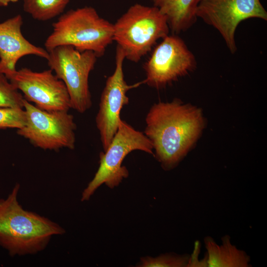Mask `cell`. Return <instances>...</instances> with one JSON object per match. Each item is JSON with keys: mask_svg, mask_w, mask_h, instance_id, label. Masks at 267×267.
<instances>
[{"mask_svg": "<svg viewBox=\"0 0 267 267\" xmlns=\"http://www.w3.org/2000/svg\"><path fill=\"white\" fill-rule=\"evenodd\" d=\"M70 0H23L24 11L35 20L45 21L61 15Z\"/></svg>", "mask_w": 267, "mask_h": 267, "instance_id": "obj_15", "label": "cell"}, {"mask_svg": "<svg viewBox=\"0 0 267 267\" xmlns=\"http://www.w3.org/2000/svg\"><path fill=\"white\" fill-rule=\"evenodd\" d=\"M125 59L124 51L117 45L115 69L106 81L95 118L103 151L109 146L118 130L121 120L120 115L122 109L129 102L127 91L140 84L139 83L129 85L126 83L123 72Z\"/></svg>", "mask_w": 267, "mask_h": 267, "instance_id": "obj_11", "label": "cell"}, {"mask_svg": "<svg viewBox=\"0 0 267 267\" xmlns=\"http://www.w3.org/2000/svg\"><path fill=\"white\" fill-rule=\"evenodd\" d=\"M25 122L26 115L24 108H0V130L19 129L24 126Z\"/></svg>", "mask_w": 267, "mask_h": 267, "instance_id": "obj_18", "label": "cell"}, {"mask_svg": "<svg viewBox=\"0 0 267 267\" xmlns=\"http://www.w3.org/2000/svg\"><path fill=\"white\" fill-rule=\"evenodd\" d=\"M23 108L26 122L22 128L17 130L18 135L44 150L74 149L77 125L68 111L44 110L26 99Z\"/></svg>", "mask_w": 267, "mask_h": 267, "instance_id": "obj_7", "label": "cell"}, {"mask_svg": "<svg viewBox=\"0 0 267 267\" xmlns=\"http://www.w3.org/2000/svg\"><path fill=\"white\" fill-rule=\"evenodd\" d=\"M190 255L176 253L161 254L156 257L141 258L138 267H188Z\"/></svg>", "mask_w": 267, "mask_h": 267, "instance_id": "obj_16", "label": "cell"}, {"mask_svg": "<svg viewBox=\"0 0 267 267\" xmlns=\"http://www.w3.org/2000/svg\"><path fill=\"white\" fill-rule=\"evenodd\" d=\"M48 52V65L64 83L71 108L84 113L92 105L89 77L97 56L92 51H80L67 45L57 46Z\"/></svg>", "mask_w": 267, "mask_h": 267, "instance_id": "obj_6", "label": "cell"}, {"mask_svg": "<svg viewBox=\"0 0 267 267\" xmlns=\"http://www.w3.org/2000/svg\"><path fill=\"white\" fill-rule=\"evenodd\" d=\"M25 98L4 74H0V108H23Z\"/></svg>", "mask_w": 267, "mask_h": 267, "instance_id": "obj_17", "label": "cell"}, {"mask_svg": "<svg viewBox=\"0 0 267 267\" xmlns=\"http://www.w3.org/2000/svg\"><path fill=\"white\" fill-rule=\"evenodd\" d=\"M217 243L211 236L204 239L207 256L208 267H250V257L231 242V237L225 235Z\"/></svg>", "mask_w": 267, "mask_h": 267, "instance_id": "obj_13", "label": "cell"}, {"mask_svg": "<svg viewBox=\"0 0 267 267\" xmlns=\"http://www.w3.org/2000/svg\"><path fill=\"white\" fill-rule=\"evenodd\" d=\"M196 16L219 32L232 54L237 49L235 34L240 23L252 18L267 21L260 0H200Z\"/></svg>", "mask_w": 267, "mask_h": 267, "instance_id": "obj_9", "label": "cell"}, {"mask_svg": "<svg viewBox=\"0 0 267 267\" xmlns=\"http://www.w3.org/2000/svg\"><path fill=\"white\" fill-rule=\"evenodd\" d=\"M141 150L154 154L153 147L144 133L121 120L118 130L107 148L99 155V166L92 179L82 192L81 201H87L101 184L113 188L129 176L122 162L130 152Z\"/></svg>", "mask_w": 267, "mask_h": 267, "instance_id": "obj_5", "label": "cell"}, {"mask_svg": "<svg viewBox=\"0 0 267 267\" xmlns=\"http://www.w3.org/2000/svg\"><path fill=\"white\" fill-rule=\"evenodd\" d=\"M16 183L5 198H0V246L11 257L37 254L44 250L53 236L65 230L57 223L23 208L18 200Z\"/></svg>", "mask_w": 267, "mask_h": 267, "instance_id": "obj_2", "label": "cell"}, {"mask_svg": "<svg viewBox=\"0 0 267 267\" xmlns=\"http://www.w3.org/2000/svg\"><path fill=\"white\" fill-rule=\"evenodd\" d=\"M200 0H152L167 18L170 30L178 34L190 28L196 22V10Z\"/></svg>", "mask_w": 267, "mask_h": 267, "instance_id": "obj_14", "label": "cell"}, {"mask_svg": "<svg viewBox=\"0 0 267 267\" xmlns=\"http://www.w3.org/2000/svg\"><path fill=\"white\" fill-rule=\"evenodd\" d=\"M53 72L50 69L36 72L22 68L5 76L22 92L25 99L38 108L48 111H69L71 106L67 89Z\"/></svg>", "mask_w": 267, "mask_h": 267, "instance_id": "obj_10", "label": "cell"}, {"mask_svg": "<svg viewBox=\"0 0 267 267\" xmlns=\"http://www.w3.org/2000/svg\"><path fill=\"white\" fill-rule=\"evenodd\" d=\"M18 0H0V6H6L10 3H14L18 1Z\"/></svg>", "mask_w": 267, "mask_h": 267, "instance_id": "obj_20", "label": "cell"}, {"mask_svg": "<svg viewBox=\"0 0 267 267\" xmlns=\"http://www.w3.org/2000/svg\"><path fill=\"white\" fill-rule=\"evenodd\" d=\"M201 244L199 241H196L193 253L190 255L188 267H200V260H198V255L200 251Z\"/></svg>", "mask_w": 267, "mask_h": 267, "instance_id": "obj_19", "label": "cell"}, {"mask_svg": "<svg viewBox=\"0 0 267 267\" xmlns=\"http://www.w3.org/2000/svg\"><path fill=\"white\" fill-rule=\"evenodd\" d=\"M52 32L44 42L48 51L61 45H71L80 51L102 56L113 41V25L91 6L71 9L52 24Z\"/></svg>", "mask_w": 267, "mask_h": 267, "instance_id": "obj_3", "label": "cell"}, {"mask_svg": "<svg viewBox=\"0 0 267 267\" xmlns=\"http://www.w3.org/2000/svg\"><path fill=\"white\" fill-rule=\"evenodd\" d=\"M144 134L166 170L176 166L197 139L203 127L200 110L178 99L154 104L145 117Z\"/></svg>", "mask_w": 267, "mask_h": 267, "instance_id": "obj_1", "label": "cell"}, {"mask_svg": "<svg viewBox=\"0 0 267 267\" xmlns=\"http://www.w3.org/2000/svg\"><path fill=\"white\" fill-rule=\"evenodd\" d=\"M197 62L184 41L169 35L154 49L143 65L146 78L141 84L159 89L194 70Z\"/></svg>", "mask_w": 267, "mask_h": 267, "instance_id": "obj_8", "label": "cell"}, {"mask_svg": "<svg viewBox=\"0 0 267 267\" xmlns=\"http://www.w3.org/2000/svg\"><path fill=\"white\" fill-rule=\"evenodd\" d=\"M23 18L17 14L0 23V74L6 75L15 71L22 57L34 55L47 59L48 52L36 46L23 35Z\"/></svg>", "mask_w": 267, "mask_h": 267, "instance_id": "obj_12", "label": "cell"}, {"mask_svg": "<svg viewBox=\"0 0 267 267\" xmlns=\"http://www.w3.org/2000/svg\"><path fill=\"white\" fill-rule=\"evenodd\" d=\"M113 25V41L125 59L138 62L157 41L169 35L166 17L155 6L132 5Z\"/></svg>", "mask_w": 267, "mask_h": 267, "instance_id": "obj_4", "label": "cell"}]
</instances>
